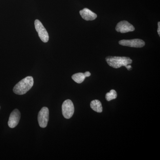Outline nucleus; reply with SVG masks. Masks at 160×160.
Returning <instances> with one entry per match:
<instances>
[{
    "instance_id": "obj_1",
    "label": "nucleus",
    "mask_w": 160,
    "mask_h": 160,
    "mask_svg": "<svg viewBox=\"0 0 160 160\" xmlns=\"http://www.w3.org/2000/svg\"><path fill=\"white\" fill-rule=\"evenodd\" d=\"M33 78L32 77L28 76L20 81L15 86L13 92L18 95L26 94L33 86Z\"/></svg>"
},
{
    "instance_id": "obj_2",
    "label": "nucleus",
    "mask_w": 160,
    "mask_h": 160,
    "mask_svg": "<svg viewBox=\"0 0 160 160\" xmlns=\"http://www.w3.org/2000/svg\"><path fill=\"white\" fill-rule=\"evenodd\" d=\"M106 60L109 66L115 69L119 68L122 66L126 67L132 62L130 58L126 57L109 56L106 58Z\"/></svg>"
},
{
    "instance_id": "obj_3",
    "label": "nucleus",
    "mask_w": 160,
    "mask_h": 160,
    "mask_svg": "<svg viewBox=\"0 0 160 160\" xmlns=\"http://www.w3.org/2000/svg\"><path fill=\"white\" fill-rule=\"evenodd\" d=\"M74 112V105L71 100L68 99L64 101L62 105V112L64 117L66 119L70 118Z\"/></svg>"
},
{
    "instance_id": "obj_4",
    "label": "nucleus",
    "mask_w": 160,
    "mask_h": 160,
    "mask_svg": "<svg viewBox=\"0 0 160 160\" xmlns=\"http://www.w3.org/2000/svg\"><path fill=\"white\" fill-rule=\"evenodd\" d=\"M35 27L38 32L40 38L43 42H47L49 40V36L47 30L42 24L39 20H36L34 22Z\"/></svg>"
},
{
    "instance_id": "obj_5",
    "label": "nucleus",
    "mask_w": 160,
    "mask_h": 160,
    "mask_svg": "<svg viewBox=\"0 0 160 160\" xmlns=\"http://www.w3.org/2000/svg\"><path fill=\"white\" fill-rule=\"evenodd\" d=\"M49 120V110L48 108L44 107L41 109L38 115V122L40 127L46 128Z\"/></svg>"
},
{
    "instance_id": "obj_6",
    "label": "nucleus",
    "mask_w": 160,
    "mask_h": 160,
    "mask_svg": "<svg viewBox=\"0 0 160 160\" xmlns=\"http://www.w3.org/2000/svg\"><path fill=\"white\" fill-rule=\"evenodd\" d=\"M119 44L123 46H129L134 48H142L145 46V42L142 40L134 39L132 40H122L119 42Z\"/></svg>"
},
{
    "instance_id": "obj_7",
    "label": "nucleus",
    "mask_w": 160,
    "mask_h": 160,
    "mask_svg": "<svg viewBox=\"0 0 160 160\" xmlns=\"http://www.w3.org/2000/svg\"><path fill=\"white\" fill-rule=\"evenodd\" d=\"M115 29L117 31L121 33H126L135 30L134 26L126 21H121L118 23Z\"/></svg>"
},
{
    "instance_id": "obj_8",
    "label": "nucleus",
    "mask_w": 160,
    "mask_h": 160,
    "mask_svg": "<svg viewBox=\"0 0 160 160\" xmlns=\"http://www.w3.org/2000/svg\"><path fill=\"white\" fill-rule=\"evenodd\" d=\"M21 118V113L18 109H15L11 112L9 116L8 121V126L11 128H14L16 127L19 122Z\"/></svg>"
},
{
    "instance_id": "obj_9",
    "label": "nucleus",
    "mask_w": 160,
    "mask_h": 160,
    "mask_svg": "<svg viewBox=\"0 0 160 160\" xmlns=\"http://www.w3.org/2000/svg\"><path fill=\"white\" fill-rule=\"evenodd\" d=\"M80 14L82 18L86 21H92L97 17V15L88 8H84L82 10H80Z\"/></svg>"
},
{
    "instance_id": "obj_10",
    "label": "nucleus",
    "mask_w": 160,
    "mask_h": 160,
    "mask_svg": "<svg viewBox=\"0 0 160 160\" xmlns=\"http://www.w3.org/2000/svg\"><path fill=\"white\" fill-rule=\"evenodd\" d=\"M90 107L92 110L96 112L101 113L102 112V106L101 102L98 100H94L90 103Z\"/></svg>"
},
{
    "instance_id": "obj_11",
    "label": "nucleus",
    "mask_w": 160,
    "mask_h": 160,
    "mask_svg": "<svg viewBox=\"0 0 160 160\" xmlns=\"http://www.w3.org/2000/svg\"><path fill=\"white\" fill-rule=\"evenodd\" d=\"M86 78V76L84 73H82V72L75 73L72 76V80L78 84L82 83Z\"/></svg>"
},
{
    "instance_id": "obj_12",
    "label": "nucleus",
    "mask_w": 160,
    "mask_h": 160,
    "mask_svg": "<svg viewBox=\"0 0 160 160\" xmlns=\"http://www.w3.org/2000/svg\"><path fill=\"white\" fill-rule=\"evenodd\" d=\"M117 97V93L114 89H112L109 92H107L106 95V99L108 102L115 99Z\"/></svg>"
},
{
    "instance_id": "obj_13",
    "label": "nucleus",
    "mask_w": 160,
    "mask_h": 160,
    "mask_svg": "<svg viewBox=\"0 0 160 160\" xmlns=\"http://www.w3.org/2000/svg\"><path fill=\"white\" fill-rule=\"evenodd\" d=\"M84 74H85V76H86V78L89 77L91 75V73H90V72L89 71L86 72L84 73Z\"/></svg>"
},
{
    "instance_id": "obj_14",
    "label": "nucleus",
    "mask_w": 160,
    "mask_h": 160,
    "mask_svg": "<svg viewBox=\"0 0 160 160\" xmlns=\"http://www.w3.org/2000/svg\"><path fill=\"white\" fill-rule=\"evenodd\" d=\"M158 34L160 36V22H158Z\"/></svg>"
},
{
    "instance_id": "obj_15",
    "label": "nucleus",
    "mask_w": 160,
    "mask_h": 160,
    "mask_svg": "<svg viewBox=\"0 0 160 160\" xmlns=\"http://www.w3.org/2000/svg\"><path fill=\"white\" fill-rule=\"evenodd\" d=\"M126 68H127V69H128V70H131L132 69V66L129 65H127V66H126Z\"/></svg>"
},
{
    "instance_id": "obj_16",
    "label": "nucleus",
    "mask_w": 160,
    "mask_h": 160,
    "mask_svg": "<svg viewBox=\"0 0 160 160\" xmlns=\"http://www.w3.org/2000/svg\"><path fill=\"white\" fill-rule=\"evenodd\" d=\"M0 108H1V107H0Z\"/></svg>"
}]
</instances>
